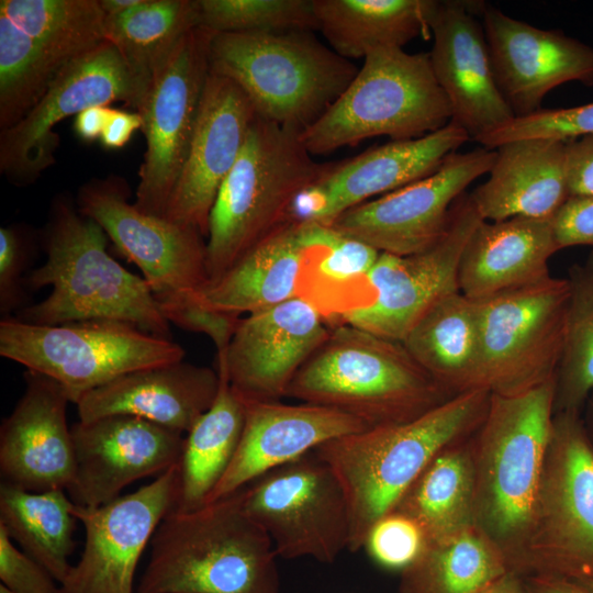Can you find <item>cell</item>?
<instances>
[{
    "label": "cell",
    "mask_w": 593,
    "mask_h": 593,
    "mask_svg": "<svg viewBox=\"0 0 593 593\" xmlns=\"http://www.w3.org/2000/svg\"><path fill=\"white\" fill-rule=\"evenodd\" d=\"M519 575L593 579V445L577 412H555Z\"/></svg>",
    "instance_id": "cell-10"
},
{
    "label": "cell",
    "mask_w": 593,
    "mask_h": 593,
    "mask_svg": "<svg viewBox=\"0 0 593 593\" xmlns=\"http://www.w3.org/2000/svg\"><path fill=\"white\" fill-rule=\"evenodd\" d=\"M490 398L486 389L462 392L412 421L347 434L314 449L346 497L347 550L363 548L372 525L395 508L439 452L477 432Z\"/></svg>",
    "instance_id": "cell-2"
},
{
    "label": "cell",
    "mask_w": 593,
    "mask_h": 593,
    "mask_svg": "<svg viewBox=\"0 0 593 593\" xmlns=\"http://www.w3.org/2000/svg\"><path fill=\"white\" fill-rule=\"evenodd\" d=\"M495 150L489 178L470 193L481 217L552 220L570 198L567 141L526 138Z\"/></svg>",
    "instance_id": "cell-28"
},
{
    "label": "cell",
    "mask_w": 593,
    "mask_h": 593,
    "mask_svg": "<svg viewBox=\"0 0 593 593\" xmlns=\"http://www.w3.org/2000/svg\"><path fill=\"white\" fill-rule=\"evenodd\" d=\"M25 389L0 426L1 482L31 492L67 491L75 475L70 403L52 378L24 372Z\"/></svg>",
    "instance_id": "cell-25"
},
{
    "label": "cell",
    "mask_w": 593,
    "mask_h": 593,
    "mask_svg": "<svg viewBox=\"0 0 593 593\" xmlns=\"http://www.w3.org/2000/svg\"><path fill=\"white\" fill-rule=\"evenodd\" d=\"M570 197L593 198V134L567 141Z\"/></svg>",
    "instance_id": "cell-48"
},
{
    "label": "cell",
    "mask_w": 593,
    "mask_h": 593,
    "mask_svg": "<svg viewBox=\"0 0 593 593\" xmlns=\"http://www.w3.org/2000/svg\"><path fill=\"white\" fill-rule=\"evenodd\" d=\"M41 242L45 261L29 271L25 287L52 291L15 318L34 325L115 320L171 339L170 323L147 282L110 256L107 233L67 193L52 200Z\"/></svg>",
    "instance_id": "cell-1"
},
{
    "label": "cell",
    "mask_w": 593,
    "mask_h": 593,
    "mask_svg": "<svg viewBox=\"0 0 593 593\" xmlns=\"http://www.w3.org/2000/svg\"><path fill=\"white\" fill-rule=\"evenodd\" d=\"M286 396L376 427L412 421L454 395L402 342L338 323L294 376Z\"/></svg>",
    "instance_id": "cell-5"
},
{
    "label": "cell",
    "mask_w": 593,
    "mask_h": 593,
    "mask_svg": "<svg viewBox=\"0 0 593 593\" xmlns=\"http://www.w3.org/2000/svg\"><path fill=\"white\" fill-rule=\"evenodd\" d=\"M0 580L14 593H60L57 581L38 562L18 549L1 526Z\"/></svg>",
    "instance_id": "cell-46"
},
{
    "label": "cell",
    "mask_w": 593,
    "mask_h": 593,
    "mask_svg": "<svg viewBox=\"0 0 593 593\" xmlns=\"http://www.w3.org/2000/svg\"><path fill=\"white\" fill-rule=\"evenodd\" d=\"M564 343L556 376L555 412H577L593 393V254L569 269Z\"/></svg>",
    "instance_id": "cell-40"
},
{
    "label": "cell",
    "mask_w": 593,
    "mask_h": 593,
    "mask_svg": "<svg viewBox=\"0 0 593 593\" xmlns=\"http://www.w3.org/2000/svg\"><path fill=\"white\" fill-rule=\"evenodd\" d=\"M64 490L31 492L0 484V526L60 584L71 563L78 519Z\"/></svg>",
    "instance_id": "cell-36"
},
{
    "label": "cell",
    "mask_w": 593,
    "mask_h": 593,
    "mask_svg": "<svg viewBox=\"0 0 593 593\" xmlns=\"http://www.w3.org/2000/svg\"><path fill=\"white\" fill-rule=\"evenodd\" d=\"M591 134H593V102L571 108L540 109L525 116H515L477 142L484 148L496 149L505 143L518 139L571 141Z\"/></svg>",
    "instance_id": "cell-42"
},
{
    "label": "cell",
    "mask_w": 593,
    "mask_h": 593,
    "mask_svg": "<svg viewBox=\"0 0 593 593\" xmlns=\"http://www.w3.org/2000/svg\"><path fill=\"white\" fill-rule=\"evenodd\" d=\"M480 593H525L522 575L510 570Z\"/></svg>",
    "instance_id": "cell-52"
},
{
    "label": "cell",
    "mask_w": 593,
    "mask_h": 593,
    "mask_svg": "<svg viewBox=\"0 0 593 593\" xmlns=\"http://www.w3.org/2000/svg\"><path fill=\"white\" fill-rule=\"evenodd\" d=\"M483 7L481 2L438 1L428 53L451 107V121L475 142L515 118L497 86L483 24L474 15Z\"/></svg>",
    "instance_id": "cell-24"
},
{
    "label": "cell",
    "mask_w": 593,
    "mask_h": 593,
    "mask_svg": "<svg viewBox=\"0 0 593 593\" xmlns=\"http://www.w3.org/2000/svg\"><path fill=\"white\" fill-rule=\"evenodd\" d=\"M0 355L45 374L70 403L125 373L183 360L172 339L115 320L34 325L13 316L0 322Z\"/></svg>",
    "instance_id": "cell-9"
},
{
    "label": "cell",
    "mask_w": 593,
    "mask_h": 593,
    "mask_svg": "<svg viewBox=\"0 0 593 593\" xmlns=\"http://www.w3.org/2000/svg\"><path fill=\"white\" fill-rule=\"evenodd\" d=\"M31 245L30 235L22 227H0V312L4 317L27 306L25 279Z\"/></svg>",
    "instance_id": "cell-44"
},
{
    "label": "cell",
    "mask_w": 593,
    "mask_h": 593,
    "mask_svg": "<svg viewBox=\"0 0 593 593\" xmlns=\"http://www.w3.org/2000/svg\"><path fill=\"white\" fill-rule=\"evenodd\" d=\"M434 541L474 524V471L470 443L452 445L425 468L395 506Z\"/></svg>",
    "instance_id": "cell-37"
},
{
    "label": "cell",
    "mask_w": 593,
    "mask_h": 593,
    "mask_svg": "<svg viewBox=\"0 0 593 593\" xmlns=\"http://www.w3.org/2000/svg\"><path fill=\"white\" fill-rule=\"evenodd\" d=\"M451 119L428 53L379 48L363 58L345 91L300 139L311 155H324L377 136L419 138Z\"/></svg>",
    "instance_id": "cell-8"
},
{
    "label": "cell",
    "mask_w": 593,
    "mask_h": 593,
    "mask_svg": "<svg viewBox=\"0 0 593 593\" xmlns=\"http://www.w3.org/2000/svg\"><path fill=\"white\" fill-rule=\"evenodd\" d=\"M219 387L216 369L181 360L125 373L76 405L81 422L130 415L184 434L211 407Z\"/></svg>",
    "instance_id": "cell-27"
},
{
    "label": "cell",
    "mask_w": 593,
    "mask_h": 593,
    "mask_svg": "<svg viewBox=\"0 0 593 593\" xmlns=\"http://www.w3.org/2000/svg\"><path fill=\"white\" fill-rule=\"evenodd\" d=\"M303 257L299 222L291 220L206 283L197 302L242 316L296 298Z\"/></svg>",
    "instance_id": "cell-31"
},
{
    "label": "cell",
    "mask_w": 593,
    "mask_h": 593,
    "mask_svg": "<svg viewBox=\"0 0 593 593\" xmlns=\"http://www.w3.org/2000/svg\"><path fill=\"white\" fill-rule=\"evenodd\" d=\"M329 331L311 303L299 296L290 299L242 317L216 369L225 371L243 401H280Z\"/></svg>",
    "instance_id": "cell-21"
},
{
    "label": "cell",
    "mask_w": 593,
    "mask_h": 593,
    "mask_svg": "<svg viewBox=\"0 0 593 593\" xmlns=\"http://www.w3.org/2000/svg\"><path fill=\"white\" fill-rule=\"evenodd\" d=\"M209 59L210 71L234 81L258 116L300 134L359 69L311 30L212 34Z\"/></svg>",
    "instance_id": "cell-6"
},
{
    "label": "cell",
    "mask_w": 593,
    "mask_h": 593,
    "mask_svg": "<svg viewBox=\"0 0 593 593\" xmlns=\"http://www.w3.org/2000/svg\"><path fill=\"white\" fill-rule=\"evenodd\" d=\"M556 377L522 393L492 394L470 443L474 524L510 569L527 538L551 437Z\"/></svg>",
    "instance_id": "cell-4"
},
{
    "label": "cell",
    "mask_w": 593,
    "mask_h": 593,
    "mask_svg": "<svg viewBox=\"0 0 593 593\" xmlns=\"http://www.w3.org/2000/svg\"><path fill=\"white\" fill-rule=\"evenodd\" d=\"M525 593H586L570 579L549 574L522 575Z\"/></svg>",
    "instance_id": "cell-51"
},
{
    "label": "cell",
    "mask_w": 593,
    "mask_h": 593,
    "mask_svg": "<svg viewBox=\"0 0 593 593\" xmlns=\"http://www.w3.org/2000/svg\"><path fill=\"white\" fill-rule=\"evenodd\" d=\"M277 553L242 490L158 525L135 593H280Z\"/></svg>",
    "instance_id": "cell-3"
},
{
    "label": "cell",
    "mask_w": 593,
    "mask_h": 593,
    "mask_svg": "<svg viewBox=\"0 0 593 593\" xmlns=\"http://www.w3.org/2000/svg\"><path fill=\"white\" fill-rule=\"evenodd\" d=\"M257 113L245 92L210 71L189 150L165 217L205 238L219 190L235 165Z\"/></svg>",
    "instance_id": "cell-22"
},
{
    "label": "cell",
    "mask_w": 593,
    "mask_h": 593,
    "mask_svg": "<svg viewBox=\"0 0 593 593\" xmlns=\"http://www.w3.org/2000/svg\"><path fill=\"white\" fill-rule=\"evenodd\" d=\"M212 34L201 27L189 31L152 75L137 109L146 150L134 204L147 214L165 217L183 167L210 74Z\"/></svg>",
    "instance_id": "cell-15"
},
{
    "label": "cell",
    "mask_w": 593,
    "mask_h": 593,
    "mask_svg": "<svg viewBox=\"0 0 593 593\" xmlns=\"http://www.w3.org/2000/svg\"><path fill=\"white\" fill-rule=\"evenodd\" d=\"M217 395L211 407L186 433L177 465V495L174 508L190 512L206 504L238 448L245 405L234 392L223 369Z\"/></svg>",
    "instance_id": "cell-34"
},
{
    "label": "cell",
    "mask_w": 593,
    "mask_h": 593,
    "mask_svg": "<svg viewBox=\"0 0 593 593\" xmlns=\"http://www.w3.org/2000/svg\"><path fill=\"white\" fill-rule=\"evenodd\" d=\"M569 295L568 279L550 277L474 300L482 389L512 395L557 376Z\"/></svg>",
    "instance_id": "cell-11"
},
{
    "label": "cell",
    "mask_w": 593,
    "mask_h": 593,
    "mask_svg": "<svg viewBox=\"0 0 593 593\" xmlns=\"http://www.w3.org/2000/svg\"><path fill=\"white\" fill-rule=\"evenodd\" d=\"M495 149L449 155L432 175L356 205L329 225L378 249L407 256L433 246L446 232L454 203L489 174Z\"/></svg>",
    "instance_id": "cell-17"
},
{
    "label": "cell",
    "mask_w": 593,
    "mask_h": 593,
    "mask_svg": "<svg viewBox=\"0 0 593 593\" xmlns=\"http://www.w3.org/2000/svg\"><path fill=\"white\" fill-rule=\"evenodd\" d=\"M300 133L256 116L213 204L205 238L208 283L291 221L296 195L331 164L312 159Z\"/></svg>",
    "instance_id": "cell-7"
},
{
    "label": "cell",
    "mask_w": 593,
    "mask_h": 593,
    "mask_svg": "<svg viewBox=\"0 0 593 593\" xmlns=\"http://www.w3.org/2000/svg\"><path fill=\"white\" fill-rule=\"evenodd\" d=\"M130 194L125 179L109 175L85 182L75 201L138 267L161 312L197 301L209 281L205 237L195 228L142 212L130 202Z\"/></svg>",
    "instance_id": "cell-13"
},
{
    "label": "cell",
    "mask_w": 593,
    "mask_h": 593,
    "mask_svg": "<svg viewBox=\"0 0 593 593\" xmlns=\"http://www.w3.org/2000/svg\"><path fill=\"white\" fill-rule=\"evenodd\" d=\"M142 0H99L105 16L121 14L137 5Z\"/></svg>",
    "instance_id": "cell-53"
},
{
    "label": "cell",
    "mask_w": 593,
    "mask_h": 593,
    "mask_svg": "<svg viewBox=\"0 0 593 593\" xmlns=\"http://www.w3.org/2000/svg\"><path fill=\"white\" fill-rule=\"evenodd\" d=\"M177 466L136 491L99 506L74 504L85 529V546L60 593H135L141 556L163 521L174 508Z\"/></svg>",
    "instance_id": "cell-18"
},
{
    "label": "cell",
    "mask_w": 593,
    "mask_h": 593,
    "mask_svg": "<svg viewBox=\"0 0 593 593\" xmlns=\"http://www.w3.org/2000/svg\"><path fill=\"white\" fill-rule=\"evenodd\" d=\"M427 544L421 525L411 516L393 510L372 525L363 548L382 568L403 571L417 560Z\"/></svg>",
    "instance_id": "cell-43"
},
{
    "label": "cell",
    "mask_w": 593,
    "mask_h": 593,
    "mask_svg": "<svg viewBox=\"0 0 593 593\" xmlns=\"http://www.w3.org/2000/svg\"><path fill=\"white\" fill-rule=\"evenodd\" d=\"M559 249L593 246V198L570 197L552 219Z\"/></svg>",
    "instance_id": "cell-47"
},
{
    "label": "cell",
    "mask_w": 593,
    "mask_h": 593,
    "mask_svg": "<svg viewBox=\"0 0 593 593\" xmlns=\"http://www.w3.org/2000/svg\"><path fill=\"white\" fill-rule=\"evenodd\" d=\"M0 593H14L5 588L3 584H0Z\"/></svg>",
    "instance_id": "cell-55"
},
{
    "label": "cell",
    "mask_w": 593,
    "mask_h": 593,
    "mask_svg": "<svg viewBox=\"0 0 593 593\" xmlns=\"http://www.w3.org/2000/svg\"><path fill=\"white\" fill-rule=\"evenodd\" d=\"M75 475L66 491L75 505L94 507L143 478L178 465L182 433L130 415H109L71 426Z\"/></svg>",
    "instance_id": "cell-20"
},
{
    "label": "cell",
    "mask_w": 593,
    "mask_h": 593,
    "mask_svg": "<svg viewBox=\"0 0 593 593\" xmlns=\"http://www.w3.org/2000/svg\"><path fill=\"white\" fill-rule=\"evenodd\" d=\"M149 83L103 41L67 65L19 122L0 131V172L18 187L34 183L56 163L60 138L53 128L60 121L116 101L137 111Z\"/></svg>",
    "instance_id": "cell-12"
},
{
    "label": "cell",
    "mask_w": 593,
    "mask_h": 593,
    "mask_svg": "<svg viewBox=\"0 0 593 593\" xmlns=\"http://www.w3.org/2000/svg\"><path fill=\"white\" fill-rule=\"evenodd\" d=\"M243 402L245 422L238 448L206 503L242 490L328 440L370 428L351 415L316 404Z\"/></svg>",
    "instance_id": "cell-26"
},
{
    "label": "cell",
    "mask_w": 593,
    "mask_h": 593,
    "mask_svg": "<svg viewBox=\"0 0 593 593\" xmlns=\"http://www.w3.org/2000/svg\"><path fill=\"white\" fill-rule=\"evenodd\" d=\"M198 27L213 34L318 30L314 0H198Z\"/></svg>",
    "instance_id": "cell-41"
},
{
    "label": "cell",
    "mask_w": 593,
    "mask_h": 593,
    "mask_svg": "<svg viewBox=\"0 0 593 593\" xmlns=\"http://www.w3.org/2000/svg\"><path fill=\"white\" fill-rule=\"evenodd\" d=\"M112 108L109 105H96L77 114L74 120V131L85 143L100 139Z\"/></svg>",
    "instance_id": "cell-50"
},
{
    "label": "cell",
    "mask_w": 593,
    "mask_h": 593,
    "mask_svg": "<svg viewBox=\"0 0 593 593\" xmlns=\"http://www.w3.org/2000/svg\"><path fill=\"white\" fill-rule=\"evenodd\" d=\"M0 16L43 48L69 59L105 41L99 0H1Z\"/></svg>",
    "instance_id": "cell-39"
},
{
    "label": "cell",
    "mask_w": 593,
    "mask_h": 593,
    "mask_svg": "<svg viewBox=\"0 0 593 593\" xmlns=\"http://www.w3.org/2000/svg\"><path fill=\"white\" fill-rule=\"evenodd\" d=\"M198 27V0H142L116 15L105 16L104 37L138 74L152 75L180 40Z\"/></svg>",
    "instance_id": "cell-38"
},
{
    "label": "cell",
    "mask_w": 593,
    "mask_h": 593,
    "mask_svg": "<svg viewBox=\"0 0 593 593\" xmlns=\"http://www.w3.org/2000/svg\"><path fill=\"white\" fill-rule=\"evenodd\" d=\"M482 221L470 193L460 195L451 208L446 232L433 246L407 256L380 253L368 276L372 302L346 313L335 324L402 342L437 301L460 291V259Z\"/></svg>",
    "instance_id": "cell-16"
},
{
    "label": "cell",
    "mask_w": 593,
    "mask_h": 593,
    "mask_svg": "<svg viewBox=\"0 0 593 593\" xmlns=\"http://www.w3.org/2000/svg\"><path fill=\"white\" fill-rule=\"evenodd\" d=\"M170 324L209 336L216 349V361L225 358L242 316L188 302L163 310Z\"/></svg>",
    "instance_id": "cell-45"
},
{
    "label": "cell",
    "mask_w": 593,
    "mask_h": 593,
    "mask_svg": "<svg viewBox=\"0 0 593 593\" xmlns=\"http://www.w3.org/2000/svg\"><path fill=\"white\" fill-rule=\"evenodd\" d=\"M559 249L552 220L482 221L460 259L459 290L472 300L550 278L548 261Z\"/></svg>",
    "instance_id": "cell-29"
},
{
    "label": "cell",
    "mask_w": 593,
    "mask_h": 593,
    "mask_svg": "<svg viewBox=\"0 0 593 593\" xmlns=\"http://www.w3.org/2000/svg\"><path fill=\"white\" fill-rule=\"evenodd\" d=\"M470 136L450 121L419 138L391 141L331 164L294 199L291 220L331 224L347 210L435 172Z\"/></svg>",
    "instance_id": "cell-19"
},
{
    "label": "cell",
    "mask_w": 593,
    "mask_h": 593,
    "mask_svg": "<svg viewBox=\"0 0 593 593\" xmlns=\"http://www.w3.org/2000/svg\"><path fill=\"white\" fill-rule=\"evenodd\" d=\"M299 222V221H298ZM304 257L298 296L331 325L373 300L368 276L380 251L329 224L299 222Z\"/></svg>",
    "instance_id": "cell-30"
},
{
    "label": "cell",
    "mask_w": 593,
    "mask_h": 593,
    "mask_svg": "<svg viewBox=\"0 0 593 593\" xmlns=\"http://www.w3.org/2000/svg\"><path fill=\"white\" fill-rule=\"evenodd\" d=\"M402 344L449 394L482 389L477 304L460 291L437 301L411 328Z\"/></svg>",
    "instance_id": "cell-33"
},
{
    "label": "cell",
    "mask_w": 593,
    "mask_h": 593,
    "mask_svg": "<svg viewBox=\"0 0 593 593\" xmlns=\"http://www.w3.org/2000/svg\"><path fill=\"white\" fill-rule=\"evenodd\" d=\"M435 0H314L318 30L344 58L430 35Z\"/></svg>",
    "instance_id": "cell-32"
},
{
    "label": "cell",
    "mask_w": 593,
    "mask_h": 593,
    "mask_svg": "<svg viewBox=\"0 0 593 593\" xmlns=\"http://www.w3.org/2000/svg\"><path fill=\"white\" fill-rule=\"evenodd\" d=\"M143 120L136 112L113 109L100 137L101 145L109 149H120L132 138L136 130H141Z\"/></svg>",
    "instance_id": "cell-49"
},
{
    "label": "cell",
    "mask_w": 593,
    "mask_h": 593,
    "mask_svg": "<svg viewBox=\"0 0 593 593\" xmlns=\"http://www.w3.org/2000/svg\"><path fill=\"white\" fill-rule=\"evenodd\" d=\"M248 515L278 557L332 563L348 548L346 497L332 469L311 451L242 489Z\"/></svg>",
    "instance_id": "cell-14"
},
{
    "label": "cell",
    "mask_w": 593,
    "mask_h": 593,
    "mask_svg": "<svg viewBox=\"0 0 593 593\" xmlns=\"http://www.w3.org/2000/svg\"><path fill=\"white\" fill-rule=\"evenodd\" d=\"M482 16L493 72L515 116L539 111L549 91L567 82L593 86V47L490 5Z\"/></svg>",
    "instance_id": "cell-23"
},
{
    "label": "cell",
    "mask_w": 593,
    "mask_h": 593,
    "mask_svg": "<svg viewBox=\"0 0 593 593\" xmlns=\"http://www.w3.org/2000/svg\"><path fill=\"white\" fill-rule=\"evenodd\" d=\"M510 570L500 547L472 524L429 541L401 571L399 593H480Z\"/></svg>",
    "instance_id": "cell-35"
},
{
    "label": "cell",
    "mask_w": 593,
    "mask_h": 593,
    "mask_svg": "<svg viewBox=\"0 0 593 593\" xmlns=\"http://www.w3.org/2000/svg\"><path fill=\"white\" fill-rule=\"evenodd\" d=\"M586 593H593V579L572 580Z\"/></svg>",
    "instance_id": "cell-54"
}]
</instances>
